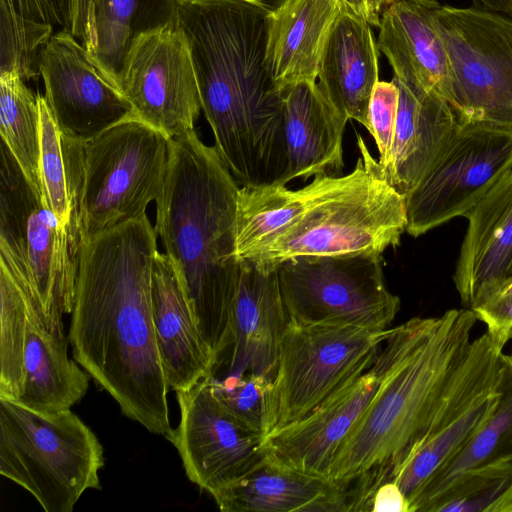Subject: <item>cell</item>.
Instances as JSON below:
<instances>
[{
    "instance_id": "obj_37",
    "label": "cell",
    "mask_w": 512,
    "mask_h": 512,
    "mask_svg": "<svg viewBox=\"0 0 512 512\" xmlns=\"http://www.w3.org/2000/svg\"><path fill=\"white\" fill-rule=\"evenodd\" d=\"M0 8L27 20L72 31L74 0H0Z\"/></svg>"
},
{
    "instance_id": "obj_45",
    "label": "cell",
    "mask_w": 512,
    "mask_h": 512,
    "mask_svg": "<svg viewBox=\"0 0 512 512\" xmlns=\"http://www.w3.org/2000/svg\"><path fill=\"white\" fill-rule=\"evenodd\" d=\"M374 6V5H373Z\"/></svg>"
},
{
    "instance_id": "obj_25",
    "label": "cell",
    "mask_w": 512,
    "mask_h": 512,
    "mask_svg": "<svg viewBox=\"0 0 512 512\" xmlns=\"http://www.w3.org/2000/svg\"><path fill=\"white\" fill-rule=\"evenodd\" d=\"M339 0H289L267 17L265 66L280 91L316 82Z\"/></svg>"
},
{
    "instance_id": "obj_39",
    "label": "cell",
    "mask_w": 512,
    "mask_h": 512,
    "mask_svg": "<svg viewBox=\"0 0 512 512\" xmlns=\"http://www.w3.org/2000/svg\"><path fill=\"white\" fill-rule=\"evenodd\" d=\"M371 511L409 512V501L395 481H387L375 490Z\"/></svg>"
},
{
    "instance_id": "obj_28",
    "label": "cell",
    "mask_w": 512,
    "mask_h": 512,
    "mask_svg": "<svg viewBox=\"0 0 512 512\" xmlns=\"http://www.w3.org/2000/svg\"><path fill=\"white\" fill-rule=\"evenodd\" d=\"M38 103L41 118V198L63 225L80 235V203L88 141L61 129L44 96L38 95Z\"/></svg>"
},
{
    "instance_id": "obj_17",
    "label": "cell",
    "mask_w": 512,
    "mask_h": 512,
    "mask_svg": "<svg viewBox=\"0 0 512 512\" xmlns=\"http://www.w3.org/2000/svg\"><path fill=\"white\" fill-rule=\"evenodd\" d=\"M378 384L379 371L374 362L308 415L267 435L266 456L282 465L328 478L339 446L367 408Z\"/></svg>"
},
{
    "instance_id": "obj_38",
    "label": "cell",
    "mask_w": 512,
    "mask_h": 512,
    "mask_svg": "<svg viewBox=\"0 0 512 512\" xmlns=\"http://www.w3.org/2000/svg\"><path fill=\"white\" fill-rule=\"evenodd\" d=\"M472 311L495 339L504 345L512 340V291L500 292Z\"/></svg>"
},
{
    "instance_id": "obj_11",
    "label": "cell",
    "mask_w": 512,
    "mask_h": 512,
    "mask_svg": "<svg viewBox=\"0 0 512 512\" xmlns=\"http://www.w3.org/2000/svg\"><path fill=\"white\" fill-rule=\"evenodd\" d=\"M435 15L449 56L459 123L512 129V19L441 4Z\"/></svg>"
},
{
    "instance_id": "obj_12",
    "label": "cell",
    "mask_w": 512,
    "mask_h": 512,
    "mask_svg": "<svg viewBox=\"0 0 512 512\" xmlns=\"http://www.w3.org/2000/svg\"><path fill=\"white\" fill-rule=\"evenodd\" d=\"M510 171L512 129L460 125L444 155L405 196L406 232L418 237L466 215Z\"/></svg>"
},
{
    "instance_id": "obj_26",
    "label": "cell",
    "mask_w": 512,
    "mask_h": 512,
    "mask_svg": "<svg viewBox=\"0 0 512 512\" xmlns=\"http://www.w3.org/2000/svg\"><path fill=\"white\" fill-rule=\"evenodd\" d=\"M177 1L74 0L71 34L119 86L133 42L143 33L175 22Z\"/></svg>"
},
{
    "instance_id": "obj_21",
    "label": "cell",
    "mask_w": 512,
    "mask_h": 512,
    "mask_svg": "<svg viewBox=\"0 0 512 512\" xmlns=\"http://www.w3.org/2000/svg\"><path fill=\"white\" fill-rule=\"evenodd\" d=\"M393 80L399 106L386 177L405 198L444 155L461 124L454 108L438 94Z\"/></svg>"
},
{
    "instance_id": "obj_8",
    "label": "cell",
    "mask_w": 512,
    "mask_h": 512,
    "mask_svg": "<svg viewBox=\"0 0 512 512\" xmlns=\"http://www.w3.org/2000/svg\"><path fill=\"white\" fill-rule=\"evenodd\" d=\"M172 137L133 115L87 144L80 203L81 243L146 216L170 164Z\"/></svg>"
},
{
    "instance_id": "obj_18",
    "label": "cell",
    "mask_w": 512,
    "mask_h": 512,
    "mask_svg": "<svg viewBox=\"0 0 512 512\" xmlns=\"http://www.w3.org/2000/svg\"><path fill=\"white\" fill-rule=\"evenodd\" d=\"M465 218L453 282L462 305L472 310L512 282V171Z\"/></svg>"
},
{
    "instance_id": "obj_41",
    "label": "cell",
    "mask_w": 512,
    "mask_h": 512,
    "mask_svg": "<svg viewBox=\"0 0 512 512\" xmlns=\"http://www.w3.org/2000/svg\"><path fill=\"white\" fill-rule=\"evenodd\" d=\"M474 6L479 9L496 13H512V0H472Z\"/></svg>"
},
{
    "instance_id": "obj_22",
    "label": "cell",
    "mask_w": 512,
    "mask_h": 512,
    "mask_svg": "<svg viewBox=\"0 0 512 512\" xmlns=\"http://www.w3.org/2000/svg\"><path fill=\"white\" fill-rule=\"evenodd\" d=\"M223 512H348L347 488L329 478L282 465L269 457L212 494Z\"/></svg>"
},
{
    "instance_id": "obj_1",
    "label": "cell",
    "mask_w": 512,
    "mask_h": 512,
    "mask_svg": "<svg viewBox=\"0 0 512 512\" xmlns=\"http://www.w3.org/2000/svg\"><path fill=\"white\" fill-rule=\"evenodd\" d=\"M157 234L148 216L81 243L69 342L73 357L149 432L172 433L152 313Z\"/></svg>"
},
{
    "instance_id": "obj_6",
    "label": "cell",
    "mask_w": 512,
    "mask_h": 512,
    "mask_svg": "<svg viewBox=\"0 0 512 512\" xmlns=\"http://www.w3.org/2000/svg\"><path fill=\"white\" fill-rule=\"evenodd\" d=\"M103 447L70 409L42 412L0 398V474L30 492L46 512H71L100 489Z\"/></svg>"
},
{
    "instance_id": "obj_35",
    "label": "cell",
    "mask_w": 512,
    "mask_h": 512,
    "mask_svg": "<svg viewBox=\"0 0 512 512\" xmlns=\"http://www.w3.org/2000/svg\"><path fill=\"white\" fill-rule=\"evenodd\" d=\"M208 377L215 396L225 408L266 437L273 380L252 373L227 375L218 379Z\"/></svg>"
},
{
    "instance_id": "obj_4",
    "label": "cell",
    "mask_w": 512,
    "mask_h": 512,
    "mask_svg": "<svg viewBox=\"0 0 512 512\" xmlns=\"http://www.w3.org/2000/svg\"><path fill=\"white\" fill-rule=\"evenodd\" d=\"M239 189L215 148L202 142L195 130L172 138L166 179L155 201L154 229L214 355L225 342L240 278Z\"/></svg>"
},
{
    "instance_id": "obj_24",
    "label": "cell",
    "mask_w": 512,
    "mask_h": 512,
    "mask_svg": "<svg viewBox=\"0 0 512 512\" xmlns=\"http://www.w3.org/2000/svg\"><path fill=\"white\" fill-rule=\"evenodd\" d=\"M371 25L342 8L327 39L317 84L348 119L369 131L368 108L379 81L378 47Z\"/></svg>"
},
{
    "instance_id": "obj_40",
    "label": "cell",
    "mask_w": 512,
    "mask_h": 512,
    "mask_svg": "<svg viewBox=\"0 0 512 512\" xmlns=\"http://www.w3.org/2000/svg\"><path fill=\"white\" fill-rule=\"evenodd\" d=\"M342 7L365 19L371 26L378 27L380 15L375 10L372 0H339Z\"/></svg>"
},
{
    "instance_id": "obj_7",
    "label": "cell",
    "mask_w": 512,
    "mask_h": 512,
    "mask_svg": "<svg viewBox=\"0 0 512 512\" xmlns=\"http://www.w3.org/2000/svg\"><path fill=\"white\" fill-rule=\"evenodd\" d=\"M81 237L43 203L7 146L0 147V255L25 280L49 327L74 306Z\"/></svg>"
},
{
    "instance_id": "obj_10",
    "label": "cell",
    "mask_w": 512,
    "mask_h": 512,
    "mask_svg": "<svg viewBox=\"0 0 512 512\" xmlns=\"http://www.w3.org/2000/svg\"><path fill=\"white\" fill-rule=\"evenodd\" d=\"M276 269L295 324L387 329L400 309L385 284L380 253L302 256Z\"/></svg>"
},
{
    "instance_id": "obj_20",
    "label": "cell",
    "mask_w": 512,
    "mask_h": 512,
    "mask_svg": "<svg viewBox=\"0 0 512 512\" xmlns=\"http://www.w3.org/2000/svg\"><path fill=\"white\" fill-rule=\"evenodd\" d=\"M151 296L157 346L168 386L176 392L189 389L210 375L214 353L166 253L156 254Z\"/></svg>"
},
{
    "instance_id": "obj_16",
    "label": "cell",
    "mask_w": 512,
    "mask_h": 512,
    "mask_svg": "<svg viewBox=\"0 0 512 512\" xmlns=\"http://www.w3.org/2000/svg\"><path fill=\"white\" fill-rule=\"evenodd\" d=\"M288 323L277 269L241 261L227 336L209 376L252 373L273 380Z\"/></svg>"
},
{
    "instance_id": "obj_3",
    "label": "cell",
    "mask_w": 512,
    "mask_h": 512,
    "mask_svg": "<svg viewBox=\"0 0 512 512\" xmlns=\"http://www.w3.org/2000/svg\"><path fill=\"white\" fill-rule=\"evenodd\" d=\"M476 321L471 309L462 308L391 328L375 360L377 390L328 471L349 491L352 511H371L375 490L395 480L425 442Z\"/></svg>"
},
{
    "instance_id": "obj_23",
    "label": "cell",
    "mask_w": 512,
    "mask_h": 512,
    "mask_svg": "<svg viewBox=\"0 0 512 512\" xmlns=\"http://www.w3.org/2000/svg\"><path fill=\"white\" fill-rule=\"evenodd\" d=\"M284 130L291 180L339 176L343 168L342 139L348 118L316 82H300L283 90Z\"/></svg>"
},
{
    "instance_id": "obj_29",
    "label": "cell",
    "mask_w": 512,
    "mask_h": 512,
    "mask_svg": "<svg viewBox=\"0 0 512 512\" xmlns=\"http://www.w3.org/2000/svg\"><path fill=\"white\" fill-rule=\"evenodd\" d=\"M497 406L465 446L442 465L411 500L409 512L423 506L460 474L485 465L512 461V353L503 354Z\"/></svg>"
},
{
    "instance_id": "obj_19",
    "label": "cell",
    "mask_w": 512,
    "mask_h": 512,
    "mask_svg": "<svg viewBox=\"0 0 512 512\" xmlns=\"http://www.w3.org/2000/svg\"><path fill=\"white\" fill-rule=\"evenodd\" d=\"M436 0H401L380 14L378 50L389 61L394 77L426 92L436 93L452 107V71L439 31Z\"/></svg>"
},
{
    "instance_id": "obj_32",
    "label": "cell",
    "mask_w": 512,
    "mask_h": 512,
    "mask_svg": "<svg viewBox=\"0 0 512 512\" xmlns=\"http://www.w3.org/2000/svg\"><path fill=\"white\" fill-rule=\"evenodd\" d=\"M499 387L472 405L452 422L431 432L422 446L404 466L395 481L409 501L429 478L471 439L497 406Z\"/></svg>"
},
{
    "instance_id": "obj_30",
    "label": "cell",
    "mask_w": 512,
    "mask_h": 512,
    "mask_svg": "<svg viewBox=\"0 0 512 512\" xmlns=\"http://www.w3.org/2000/svg\"><path fill=\"white\" fill-rule=\"evenodd\" d=\"M0 133L1 141L30 184L40 193L41 118L38 95L14 70L0 72Z\"/></svg>"
},
{
    "instance_id": "obj_14",
    "label": "cell",
    "mask_w": 512,
    "mask_h": 512,
    "mask_svg": "<svg viewBox=\"0 0 512 512\" xmlns=\"http://www.w3.org/2000/svg\"><path fill=\"white\" fill-rule=\"evenodd\" d=\"M176 393L180 421L167 439L191 482L212 495L265 458V436L225 408L209 377Z\"/></svg>"
},
{
    "instance_id": "obj_43",
    "label": "cell",
    "mask_w": 512,
    "mask_h": 512,
    "mask_svg": "<svg viewBox=\"0 0 512 512\" xmlns=\"http://www.w3.org/2000/svg\"><path fill=\"white\" fill-rule=\"evenodd\" d=\"M401 0H372L375 10L380 15L382 11L389 5Z\"/></svg>"
},
{
    "instance_id": "obj_5",
    "label": "cell",
    "mask_w": 512,
    "mask_h": 512,
    "mask_svg": "<svg viewBox=\"0 0 512 512\" xmlns=\"http://www.w3.org/2000/svg\"><path fill=\"white\" fill-rule=\"evenodd\" d=\"M360 157L347 175L316 176L289 191V216L273 235L239 255L263 269L302 256L380 253L399 244L406 232L404 197L361 135Z\"/></svg>"
},
{
    "instance_id": "obj_9",
    "label": "cell",
    "mask_w": 512,
    "mask_h": 512,
    "mask_svg": "<svg viewBox=\"0 0 512 512\" xmlns=\"http://www.w3.org/2000/svg\"><path fill=\"white\" fill-rule=\"evenodd\" d=\"M390 331L289 321L272 381L268 435L302 419L371 368Z\"/></svg>"
},
{
    "instance_id": "obj_15",
    "label": "cell",
    "mask_w": 512,
    "mask_h": 512,
    "mask_svg": "<svg viewBox=\"0 0 512 512\" xmlns=\"http://www.w3.org/2000/svg\"><path fill=\"white\" fill-rule=\"evenodd\" d=\"M44 98L62 130L90 141L136 115L118 84L69 32L58 30L40 59Z\"/></svg>"
},
{
    "instance_id": "obj_2",
    "label": "cell",
    "mask_w": 512,
    "mask_h": 512,
    "mask_svg": "<svg viewBox=\"0 0 512 512\" xmlns=\"http://www.w3.org/2000/svg\"><path fill=\"white\" fill-rule=\"evenodd\" d=\"M270 12L247 0H178L177 24L220 159L240 187L284 185L283 92L265 66Z\"/></svg>"
},
{
    "instance_id": "obj_33",
    "label": "cell",
    "mask_w": 512,
    "mask_h": 512,
    "mask_svg": "<svg viewBox=\"0 0 512 512\" xmlns=\"http://www.w3.org/2000/svg\"><path fill=\"white\" fill-rule=\"evenodd\" d=\"M421 512H512V461L460 474Z\"/></svg>"
},
{
    "instance_id": "obj_31",
    "label": "cell",
    "mask_w": 512,
    "mask_h": 512,
    "mask_svg": "<svg viewBox=\"0 0 512 512\" xmlns=\"http://www.w3.org/2000/svg\"><path fill=\"white\" fill-rule=\"evenodd\" d=\"M32 297L25 280L0 255V398L16 400L22 391Z\"/></svg>"
},
{
    "instance_id": "obj_36",
    "label": "cell",
    "mask_w": 512,
    "mask_h": 512,
    "mask_svg": "<svg viewBox=\"0 0 512 512\" xmlns=\"http://www.w3.org/2000/svg\"><path fill=\"white\" fill-rule=\"evenodd\" d=\"M399 106V88L396 82L378 81L372 92L369 108V133L375 140L378 163L386 172L390 165Z\"/></svg>"
},
{
    "instance_id": "obj_42",
    "label": "cell",
    "mask_w": 512,
    "mask_h": 512,
    "mask_svg": "<svg viewBox=\"0 0 512 512\" xmlns=\"http://www.w3.org/2000/svg\"><path fill=\"white\" fill-rule=\"evenodd\" d=\"M252 3H255L269 12H274L281 8L285 3L289 0H247Z\"/></svg>"
},
{
    "instance_id": "obj_34",
    "label": "cell",
    "mask_w": 512,
    "mask_h": 512,
    "mask_svg": "<svg viewBox=\"0 0 512 512\" xmlns=\"http://www.w3.org/2000/svg\"><path fill=\"white\" fill-rule=\"evenodd\" d=\"M53 26L0 9V72L16 71L24 81L40 75L42 52Z\"/></svg>"
},
{
    "instance_id": "obj_27",
    "label": "cell",
    "mask_w": 512,
    "mask_h": 512,
    "mask_svg": "<svg viewBox=\"0 0 512 512\" xmlns=\"http://www.w3.org/2000/svg\"><path fill=\"white\" fill-rule=\"evenodd\" d=\"M65 331L52 330L32 297L28 311L23 386L17 403L37 411L70 409L89 388L91 376L68 356Z\"/></svg>"
},
{
    "instance_id": "obj_13",
    "label": "cell",
    "mask_w": 512,
    "mask_h": 512,
    "mask_svg": "<svg viewBox=\"0 0 512 512\" xmlns=\"http://www.w3.org/2000/svg\"><path fill=\"white\" fill-rule=\"evenodd\" d=\"M119 86L136 116L170 137L194 130L201 99L190 49L177 20L133 42Z\"/></svg>"
},
{
    "instance_id": "obj_44",
    "label": "cell",
    "mask_w": 512,
    "mask_h": 512,
    "mask_svg": "<svg viewBox=\"0 0 512 512\" xmlns=\"http://www.w3.org/2000/svg\"><path fill=\"white\" fill-rule=\"evenodd\" d=\"M512 291V282H510L501 292Z\"/></svg>"
}]
</instances>
